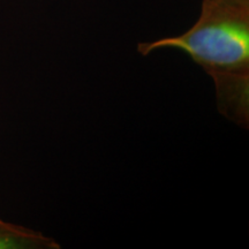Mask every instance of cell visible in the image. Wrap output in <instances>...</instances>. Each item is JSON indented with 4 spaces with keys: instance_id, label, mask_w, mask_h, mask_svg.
<instances>
[{
    "instance_id": "6da1fadb",
    "label": "cell",
    "mask_w": 249,
    "mask_h": 249,
    "mask_svg": "<svg viewBox=\"0 0 249 249\" xmlns=\"http://www.w3.org/2000/svg\"><path fill=\"white\" fill-rule=\"evenodd\" d=\"M161 49L186 53L213 81L217 108L242 128L249 124V0H202L201 13L180 36L140 43V54Z\"/></svg>"
},
{
    "instance_id": "7a4b0ae2",
    "label": "cell",
    "mask_w": 249,
    "mask_h": 249,
    "mask_svg": "<svg viewBox=\"0 0 249 249\" xmlns=\"http://www.w3.org/2000/svg\"><path fill=\"white\" fill-rule=\"evenodd\" d=\"M54 239L0 218V249H59Z\"/></svg>"
}]
</instances>
